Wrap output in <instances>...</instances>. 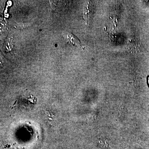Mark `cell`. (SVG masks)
Returning <instances> with one entry per match:
<instances>
[{"instance_id":"obj_1","label":"cell","mask_w":149,"mask_h":149,"mask_svg":"<svg viewBox=\"0 0 149 149\" xmlns=\"http://www.w3.org/2000/svg\"><path fill=\"white\" fill-rule=\"evenodd\" d=\"M66 38L68 43H71L72 45L78 46L80 45V42L79 40L75 36L71 34H67Z\"/></svg>"},{"instance_id":"obj_2","label":"cell","mask_w":149,"mask_h":149,"mask_svg":"<svg viewBox=\"0 0 149 149\" xmlns=\"http://www.w3.org/2000/svg\"><path fill=\"white\" fill-rule=\"evenodd\" d=\"M148 85H149V77H148Z\"/></svg>"}]
</instances>
